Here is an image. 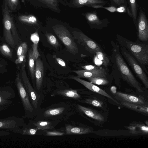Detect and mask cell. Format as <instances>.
Returning <instances> with one entry per match:
<instances>
[{"label":"cell","instance_id":"1","mask_svg":"<svg viewBox=\"0 0 148 148\" xmlns=\"http://www.w3.org/2000/svg\"><path fill=\"white\" fill-rule=\"evenodd\" d=\"M53 30L58 37L62 42L68 51L71 53L76 55L78 52L77 46L73 36L64 26L57 25L53 26Z\"/></svg>","mask_w":148,"mask_h":148},{"label":"cell","instance_id":"2","mask_svg":"<svg viewBox=\"0 0 148 148\" xmlns=\"http://www.w3.org/2000/svg\"><path fill=\"white\" fill-rule=\"evenodd\" d=\"M15 82L18 94L25 111V115L22 117L24 118H32L33 116L34 108L19 73L17 74Z\"/></svg>","mask_w":148,"mask_h":148},{"label":"cell","instance_id":"3","mask_svg":"<svg viewBox=\"0 0 148 148\" xmlns=\"http://www.w3.org/2000/svg\"><path fill=\"white\" fill-rule=\"evenodd\" d=\"M4 36L6 42L11 46H14V37L18 38L16 29L5 3L3 10Z\"/></svg>","mask_w":148,"mask_h":148},{"label":"cell","instance_id":"4","mask_svg":"<svg viewBox=\"0 0 148 148\" xmlns=\"http://www.w3.org/2000/svg\"><path fill=\"white\" fill-rule=\"evenodd\" d=\"M115 59L117 67L124 79L139 92H142L143 90L140 84L133 75L121 56L119 54H116Z\"/></svg>","mask_w":148,"mask_h":148},{"label":"cell","instance_id":"5","mask_svg":"<svg viewBox=\"0 0 148 148\" xmlns=\"http://www.w3.org/2000/svg\"><path fill=\"white\" fill-rule=\"evenodd\" d=\"M128 49L140 63L144 65L148 63V46L128 40L125 41Z\"/></svg>","mask_w":148,"mask_h":148},{"label":"cell","instance_id":"6","mask_svg":"<svg viewBox=\"0 0 148 148\" xmlns=\"http://www.w3.org/2000/svg\"><path fill=\"white\" fill-rule=\"evenodd\" d=\"M25 63H22L20 70L21 78L26 90L28 94L31 103L34 108L37 109L39 103L40 96L33 88L27 77Z\"/></svg>","mask_w":148,"mask_h":148},{"label":"cell","instance_id":"7","mask_svg":"<svg viewBox=\"0 0 148 148\" xmlns=\"http://www.w3.org/2000/svg\"><path fill=\"white\" fill-rule=\"evenodd\" d=\"M24 119L22 116H11L0 119V130H7L16 133L24 124Z\"/></svg>","mask_w":148,"mask_h":148},{"label":"cell","instance_id":"8","mask_svg":"<svg viewBox=\"0 0 148 148\" xmlns=\"http://www.w3.org/2000/svg\"><path fill=\"white\" fill-rule=\"evenodd\" d=\"M72 33L74 39L78 44L85 46L88 50L95 53L102 51L100 47L95 41L83 33L74 31Z\"/></svg>","mask_w":148,"mask_h":148},{"label":"cell","instance_id":"9","mask_svg":"<svg viewBox=\"0 0 148 148\" xmlns=\"http://www.w3.org/2000/svg\"><path fill=\"white\" fill-rule=\"evenodd\" d=\"M122 52L136 75L140 79L145 87L148 88V77L142 68L130 54L124 51H122Z\"/></svg>","mask_w":148,"mask_h":148},{"label":"cell","instance_id":"10","mask_svg":"<svg viewBox=\"0 0 148 148\" xmlns=\"http://www.w3.org/2000/svg\"><path fill=\"white\" fill-rule=\"evenodd\" d=\"M138 37L141 41L146 42L148 39V23L147 19L144 11L140 9L137 18Z\"/></svg>","mask_w":148,"mask_h":148},{"label":"cell","instance_id":"11","mask_svg":"<svg viewBox=\"0 0 148 148\" xmlns=\"http://www.w3.org/2000/svg\"><path fill=\"white\" fill-rule=\"evenodd\" d=\"M85 16L90 26L94 28H102L107 26L110 23L107 18L100 19L96 11L87 12L85 14Z\"/></svg>","mask_w":148,"mask_h":148},{"label":"cell","instance_id":"12","mask_svg":"<svg viewBox=\"0 0 148 148\" xmlns=\"http://www.w3.org/2000/svg\"><path fill=\"white\" fill-rule=\"evenodd\" d=\"M114 95L116 99L121 101L148 106L147 101L143 98L141 97L119 92H116Z\"/></svg>","mask_w":148,"mask_h":148},{"label":"cell","instance_id":"13","mask_svg":"<svg viewBox=\"0 0 148 148\" xmlns=\"http://www.w3.org/2000/svg\"><path fill=\"white\" fill-rule=\"evenodd\" d=\"M15 97L14 90L9 87L0 88V107L9 108Z\"/></svg>","mask_w":148,"mask_h":148},{"label":"cell","instance_id":"14","mask_svg":"<svg viewBox=\"0 0 148 148\" xmlns=\"http://www.w3.org/2000/svg\"><path fill=\"white\" fill-rule=\"evenodd\" d=\"M69 78L73 79L79 82L89 90L95 92L106 96L112 100L117 104L121 105L120 103L115 99H114L105 91L93 84V83L82 79L78 77L77 76H72L70 77H69Z\"/></svg>","mask_w":148,"mask_h":148},{"label":"cell","instance_id":"15","mask_svg":"<svg viewBox=\"0 0 148 148\" xmlns=\"http://www.w3.org/2000/svg\"><path fill=\"white\" fill-rule=\"evenodd\" d=\"M35 76L37 89L39 90L41 88L44 77V65L42 61L39 58L35 61Z\"/></svg>","mask_w":148,"mask_h":148},{"label":"cell","instance_id":"16","mask_svg":"<svg viewBox=\"0 0 148 148\" xmlns=\"http://www.w3.org/2000/svg\"><path fill=\"white\" fill-rule=\"evenodd\" d=\"M74 72L77 75V77L79 78H88L93 77L100 76L105 77L106 72L104 69H97L92 71L86 70L76 71Z\"/></svg>","mask_w":148,"mask_h":148},{"label":"cell","instance_id":"17","mask_svg":"<svg viewBox=\"0 0 148 148\" xmlns=\"http://www.w3.org/2000/svg\"><path fill=\"white\" fill-rule=\"evenodd\" d=\"M79 110L88 116L99 122L104 121L105 118L101 113L97 111L80 105H77Z\"/></svg>","mask_w":148,"mask_h":148},{"label":"cell","instance_id":"18","mask_svg":"<svg viewBox=\"0 0 148 148\" xmlns=\"http://www.w3.org/2000/svg\"><path fill=\"white\" fill-rule=\"evenodd\" d=\"M126 128L129 129L133 134L141 133L147 134L148 133V126L141 123L136 122H132Z\"/></svg>","mask_w":148,"mask_h":148},{"label":"cell","instance_id":"19","mask_svg":"<svg viewBox=\"0 0 148 148\" xmlns=\"http://www.w3.org/2000/svg\"><path fill=\"white\" fill-rule=\"evenodd\" d=\"M66 133L71 134H88L91 132L88 128L83 127H75L68 125L65 127Z\"/></svg>","mask_w":148,"mask_h":148},{"label":"cell","instance_id":"20","mask_svg":"<svg viewBox=\"0 0 148 148\" xmlns=\"http://www.w3.org/2000/svg\"><path fill=\"white\" fill-rule=\"evenodd\" d=\"M120 103L128 108L138 112L147 115L148 114V107L147 106L123 101H121Z\"/></svg>","mask_w":148,"mask_h":148},{"label":"cell","instance_id":"21","mask_svg":"<svg viewBox=\"0 0 148 148\" xmlns=\"http://www.w3.org/2000/svg\"><path fill=\"white\" fill-rule=\"evenodd\" d=\"M75 2L79 6H87L92 8L97 6H103L107 3L103 0H76Z\"/></svg>","mask_w":148,"mask_h":148},{"label":"cell","instance_id":"22","mask_svg":"<svg viewBox=\"0 0 148 148\" xmlns=\"http://www.w3.org/2000/svg\"><path fill=\"white\" fill-rule=\"evenodd\" d=\"M30 39L33 43L32 49L34 60L35 61L40 56L38 49L40 38L38 33L37 32L31 34Z\"/></svg>","mask_w":148,"mask_h":148},{"label":"cell","instance_id":"23","mask_svg":"<svg viewBox=\"0 0 148 148\" xmlns=\"http://www.w3.org/2000/svg\"><path fill=\"white\" fill-rule=\"evenodd\" d=\"M38 130L36 127H34L31 125L25 124L16 132V133L23 135H33L36 134Z\"/></svg>","mask_w":148,"mask_h":148},{"label":"cell","instance_id":"24","mask_svg":"<svg viewBox=\"0 0 148 148\" xmlns=\"http://www.w3.org/2000/svg\"><path fill=\"white\" fill-rule=\"evenodd\" d=\"M29 124L36 126L38 130H47L53 127L52 123L45 120L39 121L36 122L30 121Z\"/></svg>","mask_w":148,"mask_h":148},{"label":"cell","instance_id":"25","mask_svg":"<svg viewBox=\"0 0 148 148\" xmlns=\"http://www.w3.org/2000/svg\"><path fill=\"white\" fill-rule=\"evenodd\" d=\"M129 9L132 14V17L134 24L136 25L137 23V16L138 5L136 0H128Z\"/></svg>","mask_w":148,"mask_h":148},{"label":"cell","instance_id":"26","mask_svg":"<svg viewBox=\"0 0 148 148\" xmlns=\"http://www.w3.org/2000/svg\"><path fill=\"white\" fill-rule=\"evenodd\" d=\"M65 109L64 107H62L49 108L45 111L43 114L46 117L58 116L62 113Z\"/></svg>","mask_w":148,"mask_h":148},{"label":"cell","instance_id":"27","mask_svg":"<svg viewBox=\"0 0 148 148\" xmlns=\"http://www.w3.org/2000/svg\"><path fill=\"white\" fill-rule=\"evenodd\" d=\"M96 53V56L95 58L94 62L97 65L99 64H103L105 66H107L109 64V60L102 51H98Z\"/></svg>","mask_w":148,"mask_h":148},{"label":"cell","instance_id":"28","mask_svg":"<svg viewBox=\"0 0 148 148\" xmlns=\"http://www.w3.org/2000/svg\"><path fill=\"white\" fill-rule=\"evenodd\" d=\"M57 93L58 95L74 99H78L80 97L77 90H75L70 89L60 90L57 91Z\"/></svg>","mask_w":148,"mask_h":148},{"label":"cell","instance_id":"29","mask_svg":"<svg viewBox=\"0 0 148 148\" xmlns=\"http://www.w3.org/2000/svg\"><path fill=\"white\" fill-rule=\"evenodd\" d=\"M28 63L29 67L31 77L33 79H34L35 76V60L33 55L32 49H30L28 51Z\"/></svg>","mask_w":148,"mask_h":148},{"label":"cell","instance_id":"30","mask_svg":"<svg viewBox=\"0 0 148 148\" xmlns=\"http://www.w3.org/2000/svg\"><path fill=\"white\" fill-rule=\"evenodd\" d=\"M82 102L101 108H103L104 106L103 103L102 101L95 99H86Z\"/></svg>","mask_w":148,"mask_h":148},{"label":"cell","instance_id":"31","mask_svg":"<svg viewBox=\"0 0 148 148\" xmlns=\"http://www.w3.org/2000/svg\"><path fill=\"white\" fill-rule=\"evenodd\" d=\"M104 77L97 76L87 79L92 83L99 85H105L107 84L108 82V80Z\"/></svg>","mask_w":148,"mask_h":148},{"label":"cell","instance_id":"32","mask_svg":"<svg viewBox=\"0 0 148 148\" xmlns=\"http://www.w3.org/2000/svg\"><path fill=\"white\" fill-rule=\"evenodd\" d=\"M19 19L23 22L32 24H36L37 22L36 18L31 15H21L19 16Z\"/></svg>","mask_w":148,"mask_h":148},{"label":"cell","instance_id":"33","mask_svg":"<svg viewBox=\"0 0 148 148\" xmlns=\"http://www.w3.org/2000/svg\"><path fill=\"white\" fill-rule=\"evenodd\" d=\"M45 36L47 41L51 45L55 48L59 46L58 41L54 35L51 33H47Z\"/></svg>","mask_w":148,"mask_h":148},{"label":"cell","instance_id":"34","mask_svg":"<svg viewBox=\"0 0 148 148\" xmlns=\"http://www.w3.org/2000/svg\"><path fill=\"white\" fill-rule=\"evenodd\" d=\"M27 50V45L26 42H23L18 47L17 54L18 57L22 55H26Z\"/></svg>","mask_w":148,"mask_h":148},{"label":"cell","instance_id":"35","mask_svg":"<svg viewBox=\"0 0 148 148\" xmlns=\"http://www.w3.org/2000/svg\"><path fill=\"white\" fill-rule=\"evenodd\" d=\"M0 51L3 55L6 56L10 58L12 57V53L10 49L6 45L4 44L0 46Z\"/></svg>","mask_w":148,"mask_h":148},{"label":"cell","instance_id":"36","mask_svg":"<svg viewBox=\"0 0 148 148\" xmlns=\"http://www.w3.org/2000/svg\"><path fill=\"white\" fill-rule=\"evenodd\" d=\"M5 3L12 10L16 9L18 3V0H5Z\"/></svg>","mask_w":148,"mask_h":148},{"label":"cell","instance_id":"37","mask_svg":"<svg viewBox=\"0 0 148 148\" xmlns=\"http://www.w3.org/2000/svg\"><path fill=\"white\" fill-rule=\"evenodd\" d=\"M116 11L121 13H127L131 17H132V14L129 8L128 7L122 6L116 8Z\"/></svg>","mask_w":148,"mask_h":148},{"label":"cell","instance_id":"38","mask_svg":"<svg viewBox=\"0 0 148 148\" xmlns=\"http://www.w3.org/2000/svg\"><path fill=\"white\" fill-rule=\"evenodd\" d=\"M113 4L119 7L124 6H127V2L126 0H110Z\"/></svg>","mask_w":148,"mask_h":148},{"label":"cell","instance_id":"39","mask_svg":"<svg viewBox=\"0 0 148 148\" xmlns=\"http://www.w3.org/2000/svg\"><path fill=\"white\" fill-rule=\"evenodd\" d=\"M46 4L54 8L56 7L57 0H40Z\"/></svg>","mask_w":148,"mask_h":148},{"label":"cell","instance_id":"40","mask_svg":"<svg viewBox=\"0 0 148 148\" xmlns=\"http://www.w3.org/2000/svg\"><path fill=\"white\" fill-rule=\"evenodd\" d=\"M93 8H103L107 10L108 11L111 12H114L116 11V8L114 6H110L106 7L103 6H94Z\"/></svg>","mask_w":148,"mask_h":148},{"label":"cell","instance_id":"41","mask_svg":"<svg viewBox=\"0 0 148 148\" xmlns=\"http://www.w3.org/2000/svg\"><path fill=\"white\" fill-rule=\"evenodd\" d=\"M64 133L57 131H49L46 132V135L48 136H62Z\"/></svg>","mask_w":148,"mask_h":148},{"label":"cell","instance_id":"42","mask_svg":"<svg viewBox=\"0 0 148 148\" xmlns=\"http://www.w3.org/2000/svg\"><path fill=\"white\" fill-rule=\"evenodd\" d=\"M26 55H22L18 57L15 61V63L16 64H20L22 63L23 61H25Z\"/></svg>","mask_w":148,"mask_h":148},{"label":"cell","instance_id":"43","mask_svg":"<svg viewBox=\"0 0 148 148\" xmlns=\"http://www.w3.org/2000/svg\"><path fill=\"white\" fill-rule=\"evenodd\" d=\"M81 67L84 70L88 71L94 70L97 69L95 66L91 65H85Z\"/></svg>","mask_w":148,"mask_h":148},{"label":"cell","instance_id":"44","mask_svg":"<svg viewBox=\"0 0 148 148\" xmlns=\"http://www.w3.org/2000/svg\"><path fill=\"white\" fill-rule=\"evenodd\" d=\"M56 60L57 61V62L58 64H60V66L64 67H65L66 66V64L64 62L63 60L62 59L59 58H56Z\"/></svg>","mask_w":148,"mask_h":148},{"label":"cell","instance_id":"45","mask_svg":"<svg viewBox=\"0 0 148 148\" xmlns=\"http://www.w3.org/2000/svg\"><path fill=\"white\" fill-rule=\"evenodd\" d=\"M11 132L6 130H0V136L8 135L11 134Z\"/></svg>","mask_w":148,"mask_h":148},{"label":"cell","instance_id":"46","mask_svg":"<svg viewBox=\"0 0 148 148\" xmlns=\"http://www.w3.org/2000/svg\"><path fill=\"white\" fill-rule=\"evenodd\" d=\"M8 108L7 107H0V112L7 110Z\"/></svg>","mask_w":148,"mask_h":148},{"label":"cell","instance_id":"47","mask_svg":"<svg viewBox=\"0 0 148 148\" xmlns=\"http://www.w3.org/2000/svg\"><path fill=\"white\" fill-rule=\"evenodd\" d=\"M3 67V65L2 64L0 63V70L2 69Z\"/></svg>","mask_w":148,"mask_h":148}]
</instances>
